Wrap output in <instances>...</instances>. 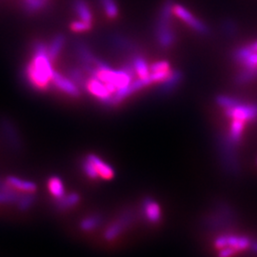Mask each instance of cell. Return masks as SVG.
<instances>
[{
	"label": "cell",
	"instance_id": "2",
	"mask_svg": "<svg viewBox=\"0 0 257 257\" xmlns=\"http://www.w3.org/2000/svg\"><path fill=\"white\" fill-rule=\"evenodd\" d=\"M174 7L175 3L173 0H166L156 22V38L159 45L164 49L172 46L175 40V33L171 27Z\"/></svg>",
	"mask_w": 257,
	"mask_h": 257
},
{
	"label": "cell",
	"instance_id": "10",
	"mask_svg": "<svg viewBox=\"0 0 257 257\" xmlns=\"http://www.w3.org/2000/svg\"><path fill=\"white\" fill-rule=\"evenodd\" d=\"M233 58L245 68H256L257 52L251 51L248 46L241 47L234 51Z\"/></svg>",
	"mask_w": 257,
	"mask_h": 257
},
{
	"label": "cell",
	"instance_id": "12",
	"mask_svg": "<svg viewBox=\"0 0 257 257\" xmlns=\"http://www.w3.org/2000/svg\"><path fill=\"white\" fill-rule=\"evenodd\" d=\"M91 162H92L98 177L104 180H110L114 177V170L112 167H110L108 163L104 162L99 156H94V155H89L87 156Z\"/></svg>",
	"mask_w": 257,
	"mask_h": 257
},
{
	"label": "cell",
	"instance_id": "4",
	"mask_svg": "<svg viewBox=\"0 0 257 257\" xmlns=\"http://www.w3.org/2000/svg\"><path fill=\"white\" fill-rule=\"evenodd\" d=\"M135 221V212L132 210H126L120 213L119 216L113 221L105 230L104 238L107 241H112L117 238L120 234L133 224Z\"/></svg>",
	"mask_w": 257,
	"mask_h": 257
},
{
	"label": "cell",
	"instance_id": "26",
	"mask_svg": "<svg viewBox=\"0 0 257 257\" xmlns=\"http://www.w3.org/2000/svg\"><path fill=\"white\" fill-rule=\"evenodd\" d=\"M111 42L121 50L124 51H130V52H135L138 48L135 43H133L128 38L122 37V36H112L111 37Z\"/></svg>",
	"mask_w": 257,
	"mask_h": 257
},
{
	"label": "cell",
	"instance_id": "31",
	"mask_svg": "<svg viewBox=\"0 0 257 257\" xmlns=\"http://www.w3.org/2000/svg\"><path fill=\"white\" fill-rule=\"evenodd\" d=\"M23 1H24L25 9L30 13L42 9L46 4V0H23Z\"/></svg>",
	"mask_w": 257,
	"mask_h": 257
},
{
	"label": "cell",
	"instance_id": "14",
	"mask_svg": "<svg viewBox=\"0 0 257 257\" xmlns=\"http://www.w3.org/2000/svg\"><path fill=\"white\" fill-rule=\"evenodd\" d=\"M10 187L19 191L20 193H35L37 192V187L36 184L30 180L21 179L17 176H9L5 180Z\"/></svg>",
	"mask_w": 257,
	"mask_h": 257
},
{
	"label": "cell",
	"instance_id": "29",
	"mask_svg": "<svg viewBox=\"0 0 257 257\" xmlns=\"http://www.w3.org/2000/svg\"><path fill=\"white\" fill-rule=\"evenodd\" d=\"M215 101H216V103H217L220 107H222L224 110L230 109V108L236 106L239 102H240L237 98L231 97V96H229V95H218V96L215 98Z\"/></svg>",
	"mask_w": 257,
	"mask_h": 257
},
{
	"label": "cell",
	"instance_id": "32",
	"mask_svg": "<svg viewBox=\"0 0 257 257\" xmlns=\"http://www.w3.org/2000/svg\"><path fill=\"white\" fill-rule=\"evenodd\" d=\"M222 29H223V32L228 35V36H233L235 33H236V25L235 23L230 20V19H227L223 22L222 24Z\"/></svg>",
	"mask_w": 257,
	"mask_h": 257
},
{
	"label": "cell",
	"instance_id": "28",
	"mask_svg": "<svg viewBox=\"0 0 257 257\" xmlns=\"http://www.w3.org/2000/svg\"><path fill=\"white\" fill-rule=\"evenodd\" d=\"M102 7L105 11L106 15L110 19H114L118 15V9L114 0H100Z\"/></svg>",
	"mask_w": 257,
	"mask_h": 257
},
{
	"label": "cell",
	"instance_id": "33",
	"mask_svg": "<svg viewBox=\"0 0 257 257\" xmlns=\"http://www.w3.org/2000/svg\"><path fill=\"white\" fill-rule=\"evenodd\" d=\"M151 69V73H156V72H167V71H171V67L170 63L167 61H159L156 62L150 67Z\"/></svg>",
	"mask_w": 257,
	"mask_h": 257
},
{
	"label": "cell",
	"instance_id": "21",
	"mask_svg": "<svg viewBox=\"0 0 257 257\" xmlns=\"http://www.w3.org/2000/svg\"><path fill=\"white\" fill-rule=\"evenodd\" d=\"M133 64L139 78H145L151 74V69L146 60L141 55H136L133 59Z\"/></svg>",
	"mask_w": 257,
	"mask_h": 257
},
{
	"label": "cell",
	"instance_id": "8",
	"mask_svg": "<svg viewBox=\"0 0 257 257\" xmlns=\"http://www.w3.org/2000/svg\"><path fill=\"white\" fill-rule=\"evenodd\" d=\"M52 82L57 89L69 94L70 96H73V97L80 96V90H79L78 86L71 78L69 79V78L63 76L62 74L55 72L53 75V78H52Z\"/></svg>",
	"mask_w": 257,
	"mask_h": 257
},
{
	"label": "cell",
	"instance_id": "20",
	"mask_svg": "<svg viewBox=\"0 0 257 257\" xmlns=\"http://www.w3.org/2000/svg\"><path fill=\"white\" fill-rule=\"evenodd\" d=\"M65 41L66 39L64 36L62 35H57L53 38L50 46L48 47V55L52 61L55 60L57 55H59V53L61 52L62 48L64 47Z\"/></svg>",
	"mask_w": 257,
	"mask_h": 257
},
{
	"label": "cell",
	"instance_id": "1",
	"mask_svg": "<svg viewBox=\"0 0 257 257\" xmlns=\"http://www.w3.org/2000/svg\"><path fill=\"white\" fill-rule=\"evenodd\" d=\"M52 60L48 55V48L41 42L34 46V57L25 70L29 83L36 89H47L54 75Z\"/></svg>",
	"mask_w": 257,
	"mask_h": 257
},
{
	"label": "cell",
	"instance_id": "15",
	"mask_svg": "<svg viewBox=\"0 0 257 257\" xmlns=\"http://www.w3.org/2000/svg\"><path fill=\"white\" fill-rule=\"evenodd\" d=\"M144 215L149 222L157 223L161 218V210L159 205L151 197H146L143 201Z\"/></svg>",
	"mask_w": 257,
	"mask_h": 257
},
{
	"label": "cell",
	"instance_id": "36",
	"mask_svg": "<svg viewBox=\"0 0 257 257\" xmlns=\"http://www.w3.org/2000/svg\"><path fill=\"white\" fill-rule=\"evenodd\" d=\"M249 248H250V249H251L252 251H254V252H256L257 253V241H255V242H251Z\"/></svg>",
	"mask_w": 257,
	"mask_h": 257
},
{
	"label": "cell",
	"instance_id": "22",
	"mask_svg": "<svg viewBox=\"0 0 257 257\" xmlns=\"http://www.w3.org/2000/svg\"><path fill=\"white\" fill-rule=\"evenodd\" d=\"M74 7L79 19L85 22L91 23L92 14L85 0H74Z\"/></svg>",
	"mask_w": 257,
	"mask_h": 257
},
{
	"label": "cell",
	"instance_id": "27",
	"mask_svg": "<svg viewBox=\"0 0 257 257\" xmlns=\"http://www.w3.org/2000/svg\"><path fill=\"white\" fill-rule=\"evenodd\" d=\"M36 202V196L34 193H22L19 202L17 204L20 211H27Z\"/></svg>",
	"mask_w": 257,
	"mask_h": 257
},
{
	"label": "cell",
	"instance_id": "5",
	"mask_svg": "<svg viewBox=\"0 0 257 257\" xmlns=\"http://www.w3.org/2000/svg\"><path fill=\"white\" fill-rule=\"evenodd\" d=\"M226 115L230 119L241 120V121H256L257 104H245L239 102L238 104L230 109L225 110Z\"/></svg>",
	"mask_w": 257,
	"mask_h": 257
},
{
	"label": "cell",
	"instance_id": "11",
	"mask_svg": "<svg viewBox=\"0 0 257 257\" xmlns=\"http://www.w3.org/2000/svg\"><path fill=\"white\" fill-rule=\"evenodd\" d=\"M250 240L247 237H237V236H230L224 235L216 239L215 246L217 248H226L230 247L234 249H242V248H249Z\"/></svg>",
	"mask_w": 257,
	"mask_h": 257
},
{
	"label": "cell",
	"instance_id": "16",
	"mask_svg": "<svg viewBox=\"0 0 257 257\" xmlns=\"http://www.w3.org/2000/svg\"><path fill=\"white\" fill-rule=\"evenodd\" d=\"M22 193L13 189L7 184L5 187L0 189V204L2 205H14L18 204Z\"/></svg>",
	"mask_w": 257,
	"mask_h": 257
},
{
	"label": "cell",
	"instance_id": "25",
	"mask_svg": "<svg viewBox=\"0 0 257 257\" xmlns=\"http://www.w3.org/2000/svg\"><path fill=\"white\" fill-rule=\"evenodd\" d=\"M244 126H245V122L244 121L236 119L232 120L229 137H230V140L235 145H237L239 142H240V140H241Z\"/></svg>",
	"mask_w": 257,
	"mask_h": 257
},
{
	"label": "cell",
	"instance_id": "23",
	"mask_svg": "<svg viewBox=\"0 0 257 257\" xmlns=\"http://www.w3.org/2000/svg\"><path fill=\"white\" fill-rule=\"evenodd\" d=\"M257 79L256 68H245L235 76V83L237 85H246Z\"/></svg>",
	"mask_w": 257,
	"mask_h": 257
},
{
	"label": "cell",
	"instance_id": "6",
	"mask_svg": "<svg viewBox=\"0 0 257 257\" xmlns=\"http://www.w3.org/2000/svg\"><path fill=\"white\" fill-rule=\"evenodd\" d=\"M174 14L177 18L183 20L184 22L189 25L190 27L193 29V31L199 33L200 35H209L210 34V29L209 27L196 18H194L193 14L183 7L182 5L179 4H175L174 7Z\"/></svg>",
	"mask_w": 257,
	"mask_h": 257
},
{
	"label": "cell",
	"instance_id": "19",
	"mask_svg": "<svg viewBox=\"0 0 257 257\" xmlns=\"http://www.w3.org/2000/svg\"><path fill=\"white\" fill-rule=\"evenodd\" d=\"M48 189L55 199L61 198L63 195H65L64 185L61 178L58 176H52L49 179Z\"/></svg>",
	"mask_w": 257,
	"mask_h": 257
},
{
	"label": "cell",
	"instance_id": "30",
	"mask_svg": "<svg viewBox=\"0 0 257 257\" xmlns=\"http://www.w3.org/2000/svg\"><path fill=\"white\" fill-rule=\"evenodd\" d=\"M69 75L70 78L74 81L77 86H83L85 88V84L87 79L84 76V73L81 70L77 68H72L69 70Z\"/></svg>",
	"mask_w": 257,
	"mask_h": 257
},
{
	"label": "cell",
	"instance_id": "9",
	"mask_svg": "<svg viewBox=\"0 0 257 257\" xmlns=\"http://www.w3.org/2000/svg\"><path fill=\"white\" fill-rule=\"evenodd\" d=\"M0 128L10 146L16 151H20L22 148L21 139L13 123L10 120L2 119L0 121Z\"/></svg>",
	"mask_w": 257,
	"mask_h": 257
},
{
	"label": "cell",
	"instance_id": "17",
	"mask_svg": "<svg viewBox=\"0 0 257 257\" xmlns=\"http://www.w3.org/2000/svg\"><path fill=\"white\" fill-rule=\"evenodd\" d=\"M75 51L80 60L82 61L83 65H93L96 58L92 55V52L89 50L86 44H84L81 41H76L75 44Z\"/></svg>",
	"mask_w": 257,
	"mask_h": 257
},
{
	"label": "cell",
	"instance_id": "35",
	"mask_svg": "<svg viewBox=\"0 0 257 257\" xmlns=\"http://www.w3.org/2000/svg\"><path fill=\"white\" fill-rule=\"evenodd\" d=\"M236 249L230 247H226V248H222L219 257H230L233 255L235 253Z\"/></svg>",
	"mask_w": 257,
	"mask_h": 257
},
{
	"label": "cell",
	"instance_id": "3",
	"mask_svg": "<svg viewBox=\"0 0 257 257\" xmlns=\"http://www.w3.org/2000/svg\"><path fill=\"white\" fill-rule=\"evenodd\" d=\"M219 145H220L221 156L223 158L224 165L229 173L236 174L238 173L239 166L236 160V156L234 153L235 144L230 140V137L227 135H221L219 138Z\"/></svg>",
	"mask_w": 257,
	"mask_h": 257
},
{
	"label": "cell",
	"instance_id": "18",
	"mask_svg": "<svg viewBox=\"0 0 257 257\" xmlns=\"http://www.w3.org/2000/svg\"><path fill=\"white\" fill-rule=\"evenodd\" d=\"M80 200V196L77 193H72L65 194L61 198L56 199L55 206L58 210H68L73 208Z\"/></svg>",
	"mask_w": 257,
	"mask_h": 257
},
{
	"label": "cell",
	"instance_id": "37",
	"mask_svg": "<svg viewBox=\"0 0 257 257\" xmlns=\"http://www.w3.org/2000/svg\"><path fill=\"white\" fill-rule=\"evenodd\" d=\"M248 48L251 50V51H253V52H257V41L256 42H254L253 44H251V45H249Z\"/></svg>",
	"mask_w": 257,
	"mask_h": 257
},
{
	"label": "cell",
	"instance_id": "24",
	"mask_svg": "<svg viewBox=\"0 0 257 257\" xmlns=\"http://www.w3.org/2000/svg\"><path fill=\"white\" fill-rule=\"evenodd\" d=\"M102 217L99 214H92L90 216L85 217L81 220L79 227L84 231H91L95 230L101 225Z\"/></svg>",
	"mask_w": 257,
	"mask_h": 257
},
{
	"label": "cell",
	"instance_id": "34",
	"mask_svg": "<svg viewBox=\"0 0 257 257\" xmlns=\"http://www.w3.org/2000/svg\"><path fill=\"white\" fill-rule=\"evenodd\" d=\"M72 30H74V32H85L87 30L91 29V23L89 22H85V21H74L71 25Z\"/></svg>",
	"mask_w": 257,
	"mask_h": 257
},
{
	"label": "cell",
	"instance_id": "13",
	"mask_svg": "<svg viewBox=\"0 0 257 257\" xmlns=\"http://www.w3.org/2000/svg\"><path fill=\"white\" fill-rule=\"evenodd\" d=\"M182 78H183V75L180 71H178V70L171 71L165 79L160 82L159 92L164 93V94L173 92L175 88L180 84Z\"/></svg>",
	"mask_w": 257,
	"mask_h": 257
},
{
	"label": "cell",
	"instance_id": "7",
	"mask_svg": "<svg viewBox=\"0 0 257 257\" xmlns=\"http://www.w3.org/2000/svg\"><path fill=\"white\" fill-rule=\"evenodd\" d=\"M85 88L88 90V92L92 93L95 97H97L100 101L107 105V106H112V95L107 89L106 85L102 82L101 80L92 77L87 79Z\"/></svg>",
	"mask_w": 257,
	"mask_h": 257
}]
</instances>
